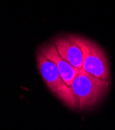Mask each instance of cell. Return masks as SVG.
I'll list each match as a JSON object with an SVG mask.
<instances>
[{
    "label": "cell",
    "instance_id": "1",
    "mask_svg": "<svg viewBox=\"0 0 115 130\" xmlns=\"http://www.w3.org/2000/svg\"><path fill=\"white\" fill-rule=\"evenodd\" d=\"M111 80L97 78L80 69L79 74L71 85L78 102V110H87L96 106L107 96Z\"/></svg>",
    "mask_w": 115,
    "mask_h": 130
},
{
    "label": "cell",
    "instance_id": "3",
    "mask_svg": "<svg viewBox=\"0 0 115 130\" xmlns=\"http://www.w3.org/2000/svg\"><path fill=\"white\" fill-rule=\"evenodd\" d=\"M70 37L79 44L83 53V64L81 69L97 78L111 80L109 59L104 48L85 37L77 35H70Z\"/></svg>",
    "mask_w": 115,
    "mask_h": 130
},
{
    "label": "cell",
    "instance_id": "5",
    "mask_svg": "<svg viewBox=\"0 0 115 130\" xmlns=\"http://www.w3.org/2000/svg\"><path fill=\"white\" fill-rule=\"evenodd\" d=\"M52 42L54 43L56 50L60 57L68 61L73 66L81 69L83 64V53L77 42H75L70 35L55 37Z\"/></svg>",
    "mask_w": 115,
    "mask_h": 130
},
{
    "label": "cell",
    "instance_id": "2",
    "mask_svg": "<svg viewBox=\"0 0 115 130\" xmlns=\"http://www.w3.org/2000/svg\"><path fill=\"white\" fill-rule=\"evenodd\" d=\"M36 65L47 87L57 98L71 109H78V102L72 88L64 83L60 76L56 65L49 60L40 50L36 53Z\"/></svg>",
    "mask_w": 115,
    "mask_h": 130
},
{
    "label": "cell",
    "instance_id": "4",
    "mask_svg": "<svg viewBox=\"0 0 115 130\" xmlns=\"http://www.w3.org/2000/svg\"><path fill=\"white\" fill-rule=\"evenodd\" d=\"M40 51L49 60H51L56 65L58 72H59L60 76L62 77V79L64 80V83L71 87L74 79L79 74L80 69L73 66L72 64H70L68 61H65L64 59H62L60 57V55L58 54L56 47L52 41H49V42L45 43L44 45H42L40 47Z\"/></svg>",
    "mask_w": 115,
    "mask_h": 130
}]
</instances>
